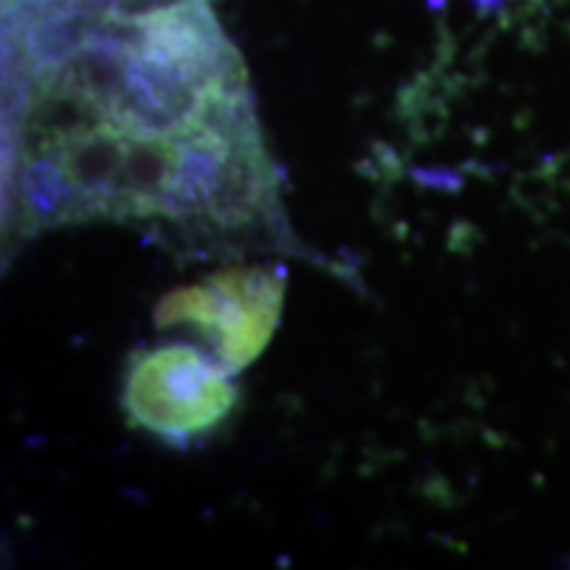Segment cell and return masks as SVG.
Returning a JSON list of instances; mask_svg holds the SVG:
<instances>
[{
  "instance_id": "5",
  "label": "cell",
  "mask_w": 570,
  "mask_h": 570,
  "mask_svg": "<svg viewBox=\"0 0 570 570\" xmlns=\"http://www.w3.org/2000/svg\"><path fill=\"white\" fill-rule=\"evenodd\" d=\"M19 196L32 230H46V227L67 223H88L85 198L69 180L56 151L21 159Z\"/></svg>"
},
{
  "instance_id": "2",
  "label": "cell",
  "mask_w": 570,
  "mask_h": 570,
  "mask_svg": "<svg viewBox=\"0 0 570 570\" xmlns=\"http://www.w3.org/2000/svg\"><path fill=\"white\" fill-rule=\"evenodd\" d=\"M285 269H227L156 304V325H196L219 362L238 373L252 365L281 323Z\"/></svg>"
},
{
  "instance_id": "1",
  "label": "cell",
  "mask_w": 570,
  "mask_h": 570,
  "mask_svg": "<svg viewBox=\"0 0 570 570\" xmlns=\"http://www.w3.org/2000/svg\"><path fill=\"white\" fill-rule=\"evenodd\" d=\"M223 362L194 346L169 344L135 354L125 377L122 407L132 425L173 446L214 433L238 404V389Z\"/></svg>"
},
{
  "instance_id": "4",
  "label": "cell",
  "mask_w": 570,
  "mask_h": 570,
  "mask_svg": "<svg viewBox=\"0 0 570 570\" xmlns=\"http://www.w3.org/2000/svg\"><path fill=\"white\" fill-rule=\"evenodd\" d=\"M180 140L175 135H130L119 173L114 219L154 217L167 212L173 194Z\"/></svg>"
},
{
  "instance_id": "3",
  "label": "cell",
  "mask_w": 570,
  "mask_h": 570,
  "mask_svg": "<svg viewBox=\"0 0 570 570\" xmlns=\"http://www.w3.org/2000/svg\"><path fill=\"white\" fill-rule=\"evenodd\" d=\"M132 132L125 127L104 122L92 127L80 138L63 142L56 148L69 180L80 190L85 198L88 219L111 217L117 214V190H119V173H122V159L127 140Z\"/></svg>"
},
{
  "instance_id": "6",
  "label": "cell",
  "mask_w": 570,
  "mask_h": 570,
  "mask_svg": "<svg viewBox=\"0 0 570 570\" xmlns=\"http://www.w3.org/2000/svg\"><path fill=\"white\" fill-rule=\"evenodd\" d=\"M412 180L425 188H441V190H454L452 175L446 173H433V169H412Z\"/></svg>"
}]
</instances>
